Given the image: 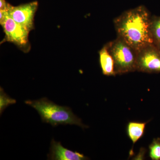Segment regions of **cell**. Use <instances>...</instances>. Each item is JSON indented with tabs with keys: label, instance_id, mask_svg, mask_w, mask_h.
Here are the masks:
<instances>
[{
	"label": "cell",
	"instance_id": "1",
	"mask_svg": "<svg viewBox=\"0 0 160 160\" xmlns=\"http://www.w3.org/2000/svg\"><path fill=\"white\" fill-rule=\"evenodd\" d=\"M151 19L149 11L144 6L124 12L113 20L118 37L138 51L154 44L150 29Z\"/></svg>",
	"mask_w": 160,
	"mask_h": 160
},
{
	"label": "cell",
	"instance_id": "2",
	"mask_svg": "<svg viewBox=\"0 0 160 160\" xmlns=\"http://www.w3.org/2000/svg\"><path fill=\"white\" fill-rule=\"evenodd\" d=\"M25 103L37 111L43 122L53 127L59 125H75L83 128L87 127L81 119L73 114L69 107L59 106L46 98L27 100Z\"/></svg>",
	"mask_w": 160,
	"mask_h": 160
},
{
	"label": "cell",
	"instance_id": "3",
	"mask_svg": "<svg viewBox=\"0 0 160 160\" xmlns=\"http://www.w3.org/2000/svg\"><path fill=\"white\" fill-rule=\"evenodd\" d=\"M114 64L116 75L137 71L138 51L118 37L107 43Z\"/></svg>",
	"mask_w": 160,
	"mask_h": 160
},
{
	"label": "cell",
	"instance_id": "4",
	"mask_svg": "<svg viewBox=\"0 0 160 160\" xmlns=\"http://www.w3.org/2000/svg\"><path fill=\"white\" fill-rule=\"evenodd\" d=\"M0 24L5 34L2 42L12 43L25 52L30 50L31 46L29 41L30 31L12 18L8 11L0 10Z\"/></svg>",
	"mask_w": 160,
	"mask_h": 160
},
{
	"label": "cell",
	"instance_id": "5",
	"mask_svg": "<svg viewBox=\"0 0 160 160\" xmlns=\"http://www.w3.org/2000/svg\"><path fill=\"white\" fill-rule=\"evenodd\" d=\"M137 71L147 73L160 72V51L156 45L150 44L138 51Z\"/></svg>",
	"mask_w": 160,
	"mask_h": 160
},
{
	"label": "cell",
	"instance_id": "6",
	"mask_svg": "<svg viewBox=\"0 0 160 160\" xmlns=\"http://www.w3.org/2000/svg\"><path fill=\"white\" fill-rule=\"evenodd\" d=\"M38 7L37 1L17 6H11L8 13L16 22L30 32L34 29V17Z\"/></svg>",
	"mask_w": 160,
	"mask_h": 160
},
{
	"label": "cell",
	"instance_id": "7",
	"mask_svg": "<svg viewBox=\"0 0 160 160\" xmlns=\"http://www.w3.org/2000/svg\"><path fill=\"white\" fill-rule=\"evenodd\" d=\"M49 160H83L88 158L77 152H73L66 149L60 142L54 139L52 140L50 153L48 154Z\"/></svg>",
	"mask_w": 160,
	"mask_h": 160
},
{
	"label": "cell",
	"instance_id": "8",
	"mask_svg": "<svg viewBox=\"0 0 160 160\" xmlns=\"http://www.w3.org/2000/svg\"><path fill=\"white\" fill-rule=\"evenodd\" d=\"M100 66L103 74L107 76H115L113 58L108 49L107 43L99 52Z\"/></svg>",
	"mask_w": 160,
	"mask_h": 160
},
{
	"label": "cell",
	"instance_id": "9",
	"mask_svg": "<svg viewBox=\"0 0 160 160\" xmlns=\"http://www.w3.org/2000/svg\"><path fill=\"white\" fill-rule=\"evenodd\" d=\"M146 122H129L127 125V133L133 145L143 136Z\"/></svg>",
	"mask_w": 160,
	"mask_h": 160
},
{
	"label": "cell",
	"instance_id": "10",
	"mask_svg": "<svg viewBox=\"0 0 160 160\" xmlns=\"http://www.w3.org/2000/svg\"><path fill=\"white\" fill-rule=\"evenodd\" d=\"M150 31L155 45L160 42V17L151 18Z\"/></svg>",
	"mask_w": 160,
	"mask_h": 160
},
{
	"label": "cell",
	"instance_id": "11",
	"mask_svg": "<svg viewBox=\"0 0 160 160\" xmlns=\"http://www.w3.org/2000/svg\"><path fill=\"white\" fill-rule=\"evenodd\" d=\"M16 101L4 92L2 88L0 89V113L1 115L8 106L15 104Z\"/></svg>",
	"mask_w": 160,
	"mask_h": 160
},
{
	"label": "cell",
	"instance_id": "12",
	"mask_svg": "<svg viewBox=\"0 0 160 160\" xmlns=\"http://www.w3.org/2000/svg\"><path fill=\"white\" fill-rule=\"evenodd\" d=\"M149 156L153 160H160V138L153 139L149 146Z\"/></svg>",
	"mask_w": 160,
	"mask_h": 160
},
{
	"label": "cell",
	"instance_id": "13",
	"mask_svg": "<svg viewBox=\"0 0 160 160\" xmlns=\"http://www.w3.org/2000/svg\"><path fill=\"white\" fill-rule=\"evenodd\" d=\"M11 5L6 2V0H0V10L8 11Z\"/></svg>",
	"mask_w": 160,
	"mask_h": 160
},
{
	"label": "cell",
	"instance_id": "14",
	"mask_svg": "<svg viewBox=\"0 0 160 160\" xmlns=\"http://www.w3.org/2000/svg\"><path fill=\"white\" fill-rule=\"evenodd\" d=\"M156 46H157L159 50L160 51V42L158 43V44L157 45H156Z\"/></svg>",
	"mask_w": 160,
	"mask_h": 160
}]
</instances>
